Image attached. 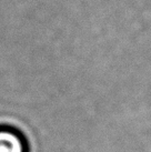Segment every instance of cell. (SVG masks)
I'll return each mask as SVG.
<instances>
[{
    "label": "cell",
    "mask_w": 151,
    "mask_h": 152,
    "mask_svg": "<svg viewBox=\"0 0 151 152\" xmlns=\"http://www.w3.org/2000/svg\"><path fill=\"white\" fill-rule=\"evenodd\" d=\"M0 152H27L23 137L9 128H0Z\"/></svg>",
    "instance_id": "obj_1"
}]
</instances>
